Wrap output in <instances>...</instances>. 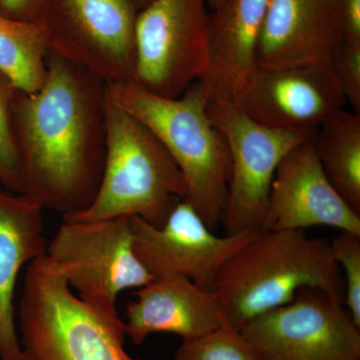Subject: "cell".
<instances>
[{"label":"cell","instance_id":"6da1fadb","mask_svg":"<svg viewBox=\"0 0 360 360\" xmlns=\"http://www.w3.org/2000/svg\"><path fill=\"white\" fill-rule=\"evenodd\" d=\"M106 101L103 79L49 51L41 89L18 90L11 106L21 194L63 217L91 205L105 163Z\"/></svg>","mask_w":360,"mask_h":360},{"label":"cell","instance_id":"7a4b0ae2","mask_svg":"<svg viewBox=\"0 0 360 360\" xmlns=\"http://www.w3.org/2000/svg\"><path fill=\"white\" fill-rule=\"evenodd\" d=\"M307 288L345 302V281L330 241L311 238L305 231H262L225 262L212 292L224 326L240 331Z\"/></svg>","mask_w":360,"mask_h":360},{"label":"cell","instance_id":"3957f363","mask_svg":"<svg viewBox=\"0 0 360 360\" xmlns=\"http://www.w3.org/2000/svg\"><path fill=\"white\" fill-rule=\"evenodd\" d=\"M106 87L116 105L160 139L186 180L184 200L210 229H217L226 205L231 153L224 135L208 115V101L200 82L175 98L156 96L134 82Z\"/></svg>","mask_w":360,"mask_h":360},{"label":"cell","instance_id":"277c9868","mask_svg":"<svg viewBox=\"0 0 360 360\" xmlns=\"http://www.w3.org/2000/svg\"><path fill=\"white\" fill-rule=\"evenodd\" d=\"M186 196V180L167 148L143 123L116 105L108 92L101 186L86 210L63 220L137 217L161 227Z\"/></svg>","mask_w":360,"mask_h":360},{"label":"cell","instance_id":"5b68a950","mask_svg":"<svg viewBox=\"0 0 360 360\" xmlns=\"http://www.w3.org/2000/svg\"><path fill=\"white\" fill-rule=\"evenodd\" d=\"M18 319L22 360H142L125 349L124 322L85 304L46 255L28 265Z\"/></svg>","mask_w":360,"mask_h":360},{"label":"cell","instance_id":"8992f818","mask_svg":"<svg viewBox=\"0 0 360 360\" xmlns=\"http://www.w3.org/2000/svg\"><path fill=\"white\" fill-rule=\"evenodd\" d=\"M46 257L85 304L111 321L122 319L116 309L122 291L155 279L135 255L129 217L63 220Z\"/></svg>","mask_w":360,"mask_h":360},{"label":"cell","instance_id":"52a82bcc","mask_svg":"<svg viewBox=\"0 0 360 360\" xmlns=\"http://www.w3.org/2000/svg\"><path fill=\"white\" fill-rule=\"evenodd\" d=\"M208 0H150L135 20L134 82L182 96L208 68Z\"/></svg>","mask_w":360,"mask_h":360},{"label":"cell","instance_id":"ba28073f","mask_svg":"<svg viewBox=\"0 0 360 360\" xmlns=\"http://www.w3.org/2000/svg\"><path fill=\"white\" fill-rule=\"evenodd\" d=\"M207 112L231 153V179L221 222L226 234L264 231L277 167L314 134L264 127L231 101H208Z\"/></svg>","mask_w":360,"mask_h":360},{"label":"cell","instance_id":"9c48e42d","mask_svg":"<svg viewBox=\"0 0 360 360\" xmlns=\"http://www.w3.org/2000/svg\"><path fill=\"white\" fill-rule=\"evenodd\" d=\"M137 8L134 0H47L40 20L51 51L117 84L134 82Z\"/></svg>","mask_w":360,"mask_h":360},{"label":"cell","instance_id":"30bf717a","mask_svg":"<svg viewBox=\"0 0 360 360\" xmlns=\"http://www.w3.org/2000/svg\"><path fill=\"white\" fill-rule=\"evenodd\" d=\"M259 360H360V328L319 288L257 317L240 330Z\"/></svg>","mask_w":360,"mask_h":360},{"label":"cell","instance_id":"8fae6325","mask_svg":"<svg viewBox=\"0 0 360 360\" xmlns=\"http://www.w3.org/2000/svg\"><path fill=\"white\" fill-rule=\"evenodd\" d=\"M231 101L264 127L309 134L347 104L330 61L290 68L255 65Z\"/></svg>","mask_w":360,"mask_h":360},{"label":"cell","instance_id":"7c38bea8","mask_svg":"<svg viewBox=\"0 0 360 360\" xmlns=\"http://www.w3.org/2000/svg\"><path fill=\"white\" fill-rule=\"evenodd\" d=\"M129 222L135 255L151 276H184L210 291L225 262L262 231L217 236L186 200L161 227L137 217H129Z\"/></svg>","mask_w":360,"mask_h":360},{"label":"cell","instance_id":"4fadbf2b","mask_svg":"<svg viewBox=\"0 0 360 360\" xmlns=\"http://www.w3.org/2000/svg\"><path fill=\"white\" fill-rule=\"evenodd\" d=\"M314 226L360 234L359 215L329 184L310 137L277 167L264 231H305Z\"/></svg>","mask_w":360,"mask_h":360},{"label":"cell","instance_id":"5bb4252c","mask_svg":"<svg viewBox=\"0 0 360 360\" xmlns=\"http://www.w3.org/2000/svg\"><path fill=\"white\" fill-rule=\"evenodd\" d=\"M343 44L341 0H269L255 60L264 68L331 63Z\"/></svg>","mask_w":360,"mask_h":360},{"label":"cell","instance_id":"9a60e30c","mask_svg":"<svg viewBox=\"0 0 360 360\" xmlns=\"http://www.w3.org/2000/svg\"><path fill=\"white\" fill-rule=\"evenodd\" d=\"M127 305L125 335L139 345L153 333H168L182 340L224 326L217 298L181 276L155 277Z\"/></svg>","mask_w":360,"mask_h":360},{"label":"cell","instance_id":"2e32d148","mask_svg":"<svg viewBox=\"0 0 360 360\" xmlns=\"http://www.w3.org/2000/svg\"><path fill=\"white\" fill-rule=\"evenodd\" d=\"M269 0H224L208 18V68L198 80L208 101H231L257 65L258 37Z\"/></svg>","mask_w":360,"mask_h":360},{"label":"cell","instance_id":"e0dca14e","mask_svg":"<svg viewBox=\"0 0 360 360\" xmlns=\"http://www.w3.org/2000/svg\"><path fill=\"white\" fill-rule=\"evenodd\" d=\"M44 210L25 194L0 191V360H22L14 291L21 269L46 255Z\"/></svg>","mask_w":360,"mask_h":360},{"label":"cell","instance_id":"ac0fdd59","mask_svg":"<svg viewBox=\"0 0 360 360\" xmlns=\"http://www.w3.org/2000/svg\"><path fill=\"white\" fill-rule=\"evenodd\" d=\"M329 184L360 217V115L336 111L311 136Z\"/></svg>","mask_w":360,"mask_h":360},{"label":"cell","instance_id":"d6986e66","mask_svg":"<svg viewBox=\"0 0 360 360\" xmlns=\"http://www.w3.org/2000/svg\"><path fill=\"white\" fill-rule=\"evenodd\" d=\"M49 51L44 21L16 20L0 13V72L16 89L34 94L41 89Z\"/></svg>","mask_w":360,"mask_h":360},{"label":"cell","instance_id":"ffe728a7","mask_svg":"<svg viewBox=\"0 0 360 360\" xmlns=\"http://www.w3.org/2000/svg\"><path fill=\"white\" fill-rule=\"evenodd\" d=\"M174 360H259L240 331L226 326L182 340Z\"/></svg>","mask_w":360,"mask_h":360},{"label":"cell","instance_id":"44dd1931","mask_svg":"<svg viewBox=\"0 0 360 360\" xmlns=\"http://www.w3.org/2000/svg\"><path fill=\"white\" fill-rule=\"evenodd\" d=\"M330 250L345 281L343 304L360 328V234L340 231L330 241Z\"/></svg>","mask_w":360,"mask_h":360},{"label":"cell","instance_id":"7402d4cb","mask_svg":"<svg viewBox=\"0 0 360 360\" xmlns=\"http://www.w3.org/2000/svg\"><path fill=\"white\" fill-rule=\"evenodd\" d=\"M18 91L0 72V180L13 191L22 193L20 158L11 129V106Z\"/></svg>","mask_w":360,"mask_h":360},{"label":"cell","instance_id":"603a6c76","mask_svg":"<svg viewBox=\"0 0 360 360\" xmlns=\"http://www.w3.org/2000/svg\"><path fill=\"white\" fill-rule=\"evenodd\" d=\"M330 63L347 104L360 115V44H343Z\"/></svg>","mask_w":360,"mask_h":360},{"label":"cell","instance_id":"cb8c5ba5","mask_svg":"<svg viewBox=\"0 0 360 360\" xmlns=\"http://www.w3.org/2000/svg\"><path fill=\"white\" fill-rule=\"evenodd\" d=\"M47 0H0V6L16 20H40Z\"/></svg>","mask_w":360,"mask_h":360},{"label":"cell","instance_id":"d4e9b609","mask_svg":"<svg viewBox=\"0 0 360 360\" xmlns=\"http://www.w3.org/2000/svg\"><path fill=\"white\" fill-rule=\"evenodd\" d=\"M345 44H360V0H341Z\"/></svg>","mask_w":360,"mask_h":360},{"label":"cell","instance_id":"484cf974","mask_svg":"<svg viewBox=\"0 0 360 360\" xmlns=\"http://www.w3.org/2000/svg\"><path fill=\"white\" fill-rule=\"evenodd\" d=\"M134 1L135 2V4H136L137 7L141 9L142 7L146 6L150 0H134Z\"/></svg>","mask_w":360,"mask_h":360},{"label":"cell","instance_id":"4316f807","mask_svg":"<svg viewBox=\"0 0 360 360\" xmlns=\"http://www.w3.org/2000/svg\"><path fill=\"white\" fill-rule=\"evenodd\" d=\"M224 0H208V6L212 7V9L215 8V7L219 6Z\"/></svg>","mask_w":360,"mask_h":360},{"label":"cell","instance_id":"83f0119b","mask_svg":"<svg viewBox=\"0 0 360 360\" xmlns=\"http://www.w3.org/2000/svg\"><path fill=\"white\" fill-rule=\"evenodd\" d=\"M0 177H1V170H0Z\"/></svg>","mask_w":360,"mask_h":360}]
</instances>
